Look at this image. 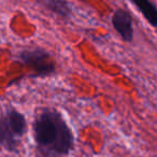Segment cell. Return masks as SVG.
Returning <instances> with one entry per match:
<instances>
[{
	"label": "cell",
	"mask_w": 157,
	"mask_h": 157,
	"mask_svg": "<svg viewBox=\"0 0 157 157\" xmlns=\"http://www.w3.org/2000/svg\"><path fill=\"white\" fill-rule=\"evenodd\" d=\"M35 139L44 157H63L73 146V136L57 110L45 109L33 123Z\"/></svg>",
	"instance_id": "cell-1"
},
{
	"label": "cell",
	"mask_w": 157,
	"mask_h": 157,
	"mask_svg": "<svg viewBox=\"0 0 157 157\" xmlns=\"http://www.w3.org/2000/svg\"><path fill=\"white\" fill-rule=\"evenodd\" d=\"M21 58L39 76H48L56 71L55 59L42 48L23 51Z\"/></svg>",
	"instance_id": "cell-2"
},
{
	"label": "cell",
	"mask_w": 157,
	"mask_h": 157,
	"mask_svg": "<svg viewBox=\"0 0 157 157\" xmlns=\"http://www.w3.org/2000/svg\"><path fill=\"white\" fill-rule=\"evenodd\" d=\"M112 25L124 41L131 42L133 40L132 16L128 11L124 9L115 10L112 15Z\"/></svg>",
	"instance_id": "cell-3"
},
{
	"label": "cell",
	"mask_w": 157,
	"mask_h": 157,
	"mask_svg": "<svg viewBox=\"0 0 157 157\" xmlns=\"http://www.w3.org/2000/svg\"><path fill=\"white\" fill-rule=\"evenodd\" d=\"M150 25L157 28V7L151 0H130Z\"/></svg>",
	"instance_id": "cell-4"
},
{
	"label": "cell",
	"mask_w": 157,
	"mask_h": 157,
	"mask_svg": "<svg viewBox=\"0 0 157 157\" xmlns=\"http://www.w3.org/2000/svg\"><path fill=\"white\" fill-rule=\"evenodd\" d=\"M6 120H7L11 131L16 138L22 137L24 135L26 131V120L23 114H21L15 110H12L6 116Z\"/></svg>",
	"instance_id": "cell-5"
},
{
	"label": "cell",
	"mask_w": 157,
	"mask_h": 157,
	"mask_svg": "<svg viewBox=\"0 0 157 157\" xmlns=\"http://www.w3.org/2000/svg\"><path fill=\"white\" fill-rule=\"evenodd\" d=\"M46 9L63 18H69L72 10L67 0H38Z\"/></svg>",
	"instance_id": "cell-6"
},
{
	"label": "cell",
	"mask_w": 157,
	"mask_h": 157,
	"mask_svg": "<svg viewBox=\"0 0 157 157\" xmlns=\"http://www.w3.org/2000/svg\"><path fill=\"white\" fill-rule=\"evenodd\" d=\"M0 143L10 151H14L17 146V139L10 129L6 117H0Z\"/></svg>",
	"instance_id": "cell-7"
}]
</instances>
